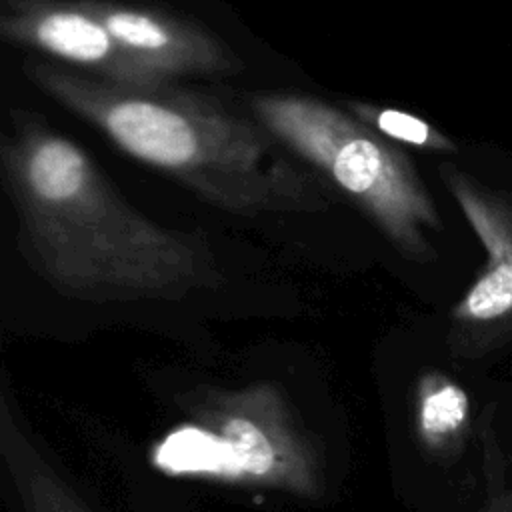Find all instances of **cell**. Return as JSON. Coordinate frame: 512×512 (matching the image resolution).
I'll return each mask as SVG.
<instances>
[{
	"instance_id": "obj_1",
	"label": "cell",
	"mask_w": 512,
	"mask_h": 512,
	"mask_svg": "<svg viewBox=\"0 0 512 512\" xmlns=\"http://www.w3.org/2000/svg\"><path fill=\"white\" fill-rule=\"evenodd\" d=\"M2 182L28 264L80 300H162L222 284L204 238L136 210L70 138L26 110L10 114Z\"/></svg>"
},
{
	"instance_id": "obj_2",
	"label": "cell",
	"mask_w": 512,
	"mask_h": 512,
	"mask_svg": "<svg viewBox=\"0 0 512 512\" xmlns=\"http://www.w3.org/2000/svg\"><path fill=\"white\" fill-rule=\"evenodd\" d=\"M28 80L102 132L116 148L162 170L204 202L238 214L318 212L326 188L280 150L260 122L168 82L134 86L28 60Z\"/></svg>"
},
{
	"instance_id": "obj_3",
	"label": "cell",
	"mask_w": 512,
	"mask_h": 512,
	"mask_svg": "<svg viewBox=\"0 0 512 512\" xmlns=\"http://www.w3.org/2000/svg\"><path fill=\"white\" fill-rule=\"evenodd\" d=\"M256 120L346 194L414 260L430 258L426 230L438 212L410 158L354 114L302 94H254Z\"/></svg>"
},
{
	"instance_id": "obj_4",
	"label": "cell",
	"mask_w": 512,
	"mask_h": 512,
	"mask_svg": "<svg viewBox=\"0 0 512 512\" xmlns=\"http://www.w3.org/2000/svg\"><path fill=\"white\" fill-rule=\"evenodd\" d=\"M186 410L218 452L226 478L298 498L322 496L318 442L274 382L202 388L190 394Z\"/></svg>"
},
{
	"instance_id": "obj_5",
	"label": "cell",
	"mask_w": 512,
	"mask_h": 512,
	"mask_svg": "<svg viewBox=\"0 0 512 512\" xmlns=\"http://www.w3.org/2000/svg\"><path fill=\"white\" fill-rule=\"evenodd\" d=\"M0 34L114 82L156 86L170 80L136 60L80 0H2Z\"/></svg>"
},
{
	"instance_id": "obj_6",
	"label": "cell",
	"mask_w": 512,
	"mask_h": 512,
	"mask_svg": "<svg viewBox=\"0 0 512 512\" xmlns=\"http://www.w3.org/2000/svg\"><path fill=\"white\" fill-rule=\"evenodd\" d=\"M142 64L172 78L180 74H234V52L206 28L168 12L118 0H80Z\"/></svg>"
},
{
	"instance_id": "obj_7",
	"label": "cell",
	"mask_w": 512,
	"mask_h": 512,
	"mask_svg": "<svg viewBox=\"0 0 512 512\" xmlns=\"http://www.w3.org/2000/svg\"><path fill=\"white\" fill-rule=\"evenodd\" d=\"M8 392L0 394V456L22 512H98L36 446Z\"/></svg>"
},
{
	"instance_id": "obj_8",
	"label": "cell",
	"mask_w": 512,
	"mask_h": 512,
	"mask_svg": "<svg viewBox=\"0 0 512 512\" xmlns=\"http://www.w3.org/2000/svg\"><path fill=\"white\" fill-rule=\"evenodd\" d=\"M470 414L466 392L448 376L430 372L420 378L414 402V422L420 442L440 452L456 442Z\"/></svg>"
},
{
	"instance_id": "obj_9",
	"label": "cell",
	"mask_w": 512,
	"mask_h": 512,
	"mask_svg": "<svg viewBox=\"0 0 512 512\" xmlns=\"http://www.w3.org/2000/svg\"><path fill=\"white\" fill-rule=\"evenodd\" d=\"M350 114H354L360 122L382 134L394 144H406L420 150H434V152H452L454 144L448 136H444L438 128L428 124L426 120L418 118L416 114L376 106L368 102H348Z\"/></svg>"
},
{
	"instance_id": "obj_10",
	"label": "cell",
	"mask_w": 512,
	"mask_h": 512,
	"mask_svg": "<svg viewBox=\"0 0 512 512\" xmlns=\"http://www.w3.org/2000/svg\"><path fill=\"white\" fill-rule=\"evenodd\" d=\"M512 312V262L490 264L456 306L454 316L466 322H488Z\"/></svg>"
}]
</instances>
